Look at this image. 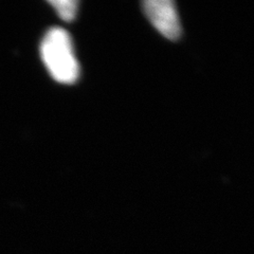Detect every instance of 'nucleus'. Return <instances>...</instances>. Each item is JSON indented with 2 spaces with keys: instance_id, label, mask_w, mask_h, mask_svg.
I'll use <instances>...</instances> for the list:
<instances>
[{
  "instance_id": "3",
  "label": "nucleus",
  "mask_w": 254,
  "mask_h": 254,
  "mask_svg": "<svg viewBox=\"0 0 254 254\" xmlns=\"http://www.w3.org/2000/svg\"><path fill=\"white\" fill-rule=\"evenodd\" d=\"M49 3L54 7L60 17L65 21H71L75 18L78 2L75 0H53Z\"/></svg>"
},
{
  "instance_id": "1",
  "label": "nucleus",
  "mask_w": 254,
  "mask_h": 254,
  "mask_svg": "<svg viewBox=\"0 0 254 254\" xmlns=\"http://www.w3.org/2000/svg\"><path fill=\"white\" fill-rule=\"evenodd\" d=\"M42 59L55 81L73 84L79 76V66L75 58L72 39L66 30L52 28L47 32L42 46Z\"/></svg>"
},
{
  "instance_id": "2",
  "label": "nucleus",
  "mask_w": 254,
  "mask_h": 254,
  "mask_svg": "<svg viewBox=\"0 0 254 254\" xmlns=\"http://www.w3.org/2000/svg\"><path fill=\"white\" fill-rule=\"evenodd\" d=\"M143 10L152 25L169 39L175 41L181 34V26L177 9L172 0H147Z\"/></svg>"
}]
</instances>
